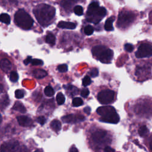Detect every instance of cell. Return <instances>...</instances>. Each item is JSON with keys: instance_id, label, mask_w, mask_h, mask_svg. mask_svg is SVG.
<instances>
[{"instance_id": "obj_1", "label": "cell", "mask_w": 152, "mask_h": 152, "mask_svg": "<svg viewBox=\"0 0 152 152\" xmlns=\"http://www.w3.org/2000/svg\"><path fill=\"white\" fill-rule=\"evenodd\" d=\"M33 13L39 24L45 27L48 26L54 18L55 8L48 4H41L34 8Z\"/></svg>"}, {"instance_id": "obj_2", "label": "cell", "mask_w": 152, "mask_h": 152, "mask_svg": "<svg viewBox=\"0 0 152 152\" xmlns=\"http://www.w3.org/2000/svg\"><path fill=\"white\" fill-rule=\"evenodd\" d=\"M107 10L103 7H100L97 2L91 3L88 7L86 13L87 21L98 24L106 16Z\"/></svg>"}, {"instance_id": "obj_3", "label": "cell", "mask_w": 152, "mask_h": 152, "mask_svg": "<svg viewBox=\"0 0 152 152\" xmlns=\"http://www.w3.org/2000/svg\"><path fill=\"white\" fill-rule=\"evenodd\" d=\"M97 113L101 116L100 121L103 122L117 124L120 121V116L115 109L111 106H103L98 108Z\"/></svg>"}, {"instance_id": "obj_4", "label": "cell", "mask_w": 152, "mask_h": 152, "mask_svg": "<svg viewBox=\"0 0 152 152\" xmlns=\"http://www.w3.org/2000/svg\"><path fill=\"white\" fill-rule=\"evenodd\" d=\"M92 54L95 58L102 63L108 64L112 61L113 56V52L106 46L98 45L93 48Z\"/></svg>"}, {"instance_id": "obj_5", "label": "cell", "mask_w": 152, "mask_h": 152, "mask_svg": "<svg viewBox=\"0 0 152 152\" xmlns=\"http://www.w3.org/2000/svg\"><path fill=\"white\" fill-rule=\"evenodd\" d=\"M14 21L16 25L24 30H29L34 23L31 16L23 9H20L16 13Z\"/></svg>"}, {"instance_id": "obj_6", "label": "cell", "mask_w": 152, "mask_h": 152, "mask_svg": "<svg viewBox=\"0 0 152 152\" xmlns=\"http://www.w3.org/2000/svg\"><path fill=\"white\" fill-rule=\"evenodd\" d=\"M136 19V14L131 11L123 10L120 13L117 21V26L125 29L130 26Z\"/></svg>"}, {"instance_id": "obj_7", "label": "cell", "mask_w": 152, "mask_h": 152, "mask_svg": "<svg viewBox=\"0 0 152 152\" xmlns=\"http://www.w3.org/2000/svg\"><path fill=\"white\" fill-rule=\"evenodd\" d=\"M115 93L111 90H105L100 91L98 95V100L103 105L111 103L114 101Z\"/></svg>"}, {"instance_id": "obj_8", "label": "cell", "mask_w": 152, "mask_h": 152, "mask_svg": "<svg viewBox=\"0 0 152 152\" xmlns=\"http://www.w3.org/2000/svg\"><path fill=\"white\" fill-rule=\"evenodd\" d=\"M135 56L138 58L152 56V45L147 43L141 44L135 53Z\"/></svg>"}, {"instance_id": "obj_9", "label": "cell", "mask_w": 152, "mask_h": 152, "mask_svg": "<svg viewBox=\"0 0 152 152\" xmlns=\"http://www.w3.org/2000/svg\"><path fill=\"white\" fill-rule=\"evenodd\" d=\"M93 141L99 144H103L106 143H109L111 140L108 138L107 132L103 130H98L92 134Z\"/></svg>"}, {"instance_id": "obj_10", "label": "cell", "mask_w": 152, "mask_h": 152, "mask_svg": "<svg viewBox=\"0 0 152 152\" xmlns=\"http://www.w3.org/2000/svg\"><path fill=\"white\" fill-rule=\"evenodd\" d=\"M85 120V117L82 115H68L62 117V121L65 123H73L78 122Z\"/></svg>"}, {"instance_id": "obj_11", "label": "cell", "mask_w": 152, "mask_h": 152, "mask_svg": "<svg viewBox=\"0 0 152 152\" xmlns=\"http://www.w3.org/2000/svg\"><path fill=\"white\" fill-rule=\"evenodd\" d=\"M146 103H142L139 104V105L136 107V111L138 113L143 115L146 116H148L149 115H151V108L147 105Z\"/></svg>"}, {"instance_id": "obj_12", "label": "cell", "mask_w": 152, "mask_h": 152, "mask_svg": "<svg viewBox=\"0 0 152 152\" xmlns=\"http://www.w3.org/2000/svg\"><path fill=\"white\" fill-rule=\"evenodd\" d=\"M19 144L18 142H10L5 143L1 146V151H13L18 150Z\"/></svg>"}, {"instance_id": "obj_13", "label": "cell", "mask_w": 152, "mask_h": 152, "mask_svg": "<svg viewBox=\"0 0 152 152\" xmlns=\"http://www.w3.org/2000/svg\"><path fill=\"white\" fill-rule=\"evenodd\" d=\"M17 119L19 125L22 127H29L32 124V120L27 116H19Z\"/></svg>"}, {"instance_id": "obj_14", "label": "cell", "mask_w": 152, "mask_h": 152, "mask_svg": "<svg viewBox=\"0 0 152 152\" xmlns=\"http://www.w3.org/2000/svg\"><path fill=\"white\" fill-rule=\"evenodd\" d=\"M0 68L4 73H7L10 72L11 68H12V65L8 60L4 58L0 61Z\"/></svg>"}, {"instance_id": "obj_15", "label": "cell", "mask_w": 152, "mask_h": 152, "mask_svg": "<svg viewBox=\"0 0 152 152\" xmlns=\"http://www.w3.org/2000/svg\"><path fill=\"white\" fill-rule=\"evenodd\" d=\"M58 27L62 29H74L76 28V25L72 22H67V21H60L58 23Z\"/></svg>"}, {"instance_id": "obj_16", "label": "cell", "mask_w": 152, "mask_h": 152, "mask_svg": "<svg viewBox=\"0 0 152 152\" xmlns=\"http://www.w3.org/2000/svg\"><path fill=\"white\" fill-rule=\"evenodd\" d=\"M74 3V0H62L60 2V5L64 10L69 11L73 8Z\"/></svg>"}, {"instance_id": "obj_17", "label": "cell", "mask_w": 152, "mask_h": 152, "mask_svg": "<svg viewBox=\"0 0 152 152\" xmlns=\"http://www.w3.org/2000/svg\"><path fill=\"white\" fill-rule=\"evenodd\" d=\"M32 74L36 78L41 79L45 77L46 76H47L48 73L46 71H45L44 69H36L33 70Z\"/></svg>"}, {"instance_id": "obj_18", "label": "cell", "mask_w": 152, "mask_h": 152, "mask_svg": "<svg viewBox=\"0 0 152 152\" xmlns=\"http://www.w3.org/2000/svg\"><path fill=\"white\" fill-rule=\"evenodd\" d=\"M114 20H115V17L112 16L108 18L106 20L104 28H105V29L107 31H112L113 30V22L114 21Z\"/></svg>"}, {"instance_id": "obj_19", "label": "cell", "mask_w": 152, "mask_h": 152, "mask_svg": "<svg viewBox=\"0 0 152 152\" xmlns=\"http://www.w3.org/2000/svg\"><path fill=\"white\" fill-rule=\"evenodd\" d=\"M13 109H14V111H19V112L22 113H25L26 112V109L24 105L19 102H16L14 103V106L13 107Z\"/></svg>"}, {"instance_id": "obj_20", "label": "cell", "mask_w": 152, "mask_h": 152, "mask_svg": "<svg viewBox=\"0 0 152 152\" xmlns=\"http://www.w3.org/2000/svg\"><path fill=\"white\" fill-rule=\"evenodd\" d=\"M150 73V69L147 67H137L136 69L135 75L138 77L141 76H145V74H147Z\"/></svg>"}, {"instance_id": "obj_21", "label": "cell", "mask_w": 152, "mask_h": 152, "mask_svg": "<svg viewBox=\"0 0 152 152\" xmlns=\"http://www.w3.org/2000/svg\"><path fill=\"white\" fill-rule=\"evenodd\" d=\"M51 127L54 131L58 132L61 130V124L58 120H54L51 123Z\"/></svg>"}, {"instance_id": "obj_22", "label": "cell", "mask_w": 152, "mask_h": 152, "mask_svg": "<svg viewBox=\"0 0 152 152\" xmlns=\"http://www.w3.org/2000/svg\"><path fill=\"white\" fill-rule=\"evenodd\" d=\"M45 41H46V43H48V44H50L51 45H54L55 43L56 38L53 34L48 33L47 35H46Z\"/></svg>"}, {"instance_id": "obj_23", "label": "cell", "mask_w": 152, "mask_h": 152, "mask_svg": "<svg viewBox=\"0 0 152 152\" xmlns=\"http://www.w3.org/2000/svg\"><path fill=\"white\" fill-rule=\"evenodd\" d=\"M149 130L146 126L143 125L139 128L138 134L141 137H146L149 134Z\"/></svg>"}, {"instance_id": "obj_24", "label": "cell", "mask_w": 152, "mask_h": 152, "mask_svg": "<svg viewBox=\"0 0 152 152\" xmlns=\"http://www.w3.org/2000/svg\"><path fill=\"white\" fill-rule=\"evenodd\" d=\"M0 21L5 23V24L9 25L11 21L10 17L8 14L3 13L0 15Z\"/></svg>"}, {"instance_id": "obj_25", "label": "cell", "mask_w": 152, "mask_h": 152, "mask_svg": "<svg viewBox=\"0 0 152 152\" xmlns=\"http://www.w3.org/2000/svg\"><path fill=\"white\" fill-rule=\"evenodd\" d=\"M44 93H45V94L46 96L51 97L54 95L55 91L51 86H48L45 87V89L44 90Z\"/></svg>"}, {"instance_id": "obj_26", "label": "cell", "mask_w": 152, "mask_h": 152, "mask_svg": "<svg viewBox=\"0 0 152 152\" xmlns=\"http://www.w3.org/2000/svg\"><path fill=\"white\" fill-rule=\"evenodd\" d=\"M56 102H57L58 104L59 105H61L63 103H64L65 98V96L63 94V93L60 92L57 94L56 97Z\"/></svg>"}, {"instance_id": "obj_27", "label": "cell", "mask_w": 152, "mask_h": 152, "mask_svg": "<svg viewBox=\"0 0 152 152\" xmlns=\"http://www.w3.org/2000/svg\"><path fill=\"white\" fill-rule=\"evenodd\" d=\"M83 104V101L80 98H75L73 100V105L74 107H78Z\"/></svg>"}, {"instance_id": "obj_28", "label": "cell", "mask_w": 152, "mask_h": 152, "mask_svg": "<svg viewBox=\"0 0 152 152\" xmlns=\"http://www.w3.org/2000/svg\"><path fill=\"white\" fill-rule=\"evenodd\" d=\"M74 12L76 15L78 16H82L83 14V8L80 6H77L74 8Z\"/></svg>"}, {"instance_id": "obj_29", "label": "cell", "mask_w": 152, "mask_h": 152, "mask_svg": "<svg viewBox=\"0 0 152 152\" xmlns=\"http://www.w3.org/2000/svg\"><path fill=\"white\" fill-rule=\"evenodd\" d=\"M19 79V75L17 72H11L10 75V80L13 83L16 82V81Z\"/></svg>"}, {"instance_id": "obj_30", "label": "cell", "mask_w": 152, "mask_h": 152, "mask_svg": "<svg viewBox=\"0 0 152 152\" xmlns=\"http://www.w3.org/2000/svg\"><path fill=\"white\" fill-rule=\"evenodd\" d=\"M93 32H94V29L90 25H88L85 28L84 32L86 35H88V36L91 35L93 33Z\"/></svg>"}, {"instance_id": "obj_31", "label": "cell", "mask_w": 152, "mask_h": 152, "mask_svg": "<svg viewBox=\"0 0 152 152\" xmlns=\"http://www.w3.org/2000/svg\"><path fill=\"white\" fill-rule=\"evenodd\" d=\"M25 92L23 90L18 89L15 91V96L17 99H21L24 97Z\"/></svg>"}, {"instance_id": "obj_32", "label": "cell", "mask_w": 152, "mask_h": 152, "mask_svg": "<svg viewBox=\"0 0 152 152\" xmlns=\"http://www.w3.org/2000/svg\"><path fill=\"white\" fill-rule=\"evenodd\" d=\"M67 90L71 92L72 94L73 95H76V94H77V93H78V90L76 87L72 86V85H70V86H68V87H67Z\"/></svg>"}, {"instance_id": "obj_33", "label": "cell", "mask_w": 152, "mask_h": 152, "mask_svg": "<svg viewBox=\"0 0 152 152\" xmlns=\"http://www.w3.org/2000/svg\"><path fill=\"white\" fill-rule=\"evenodd\" d=\"M58 70L61 73L67 72L68 70V66L66 64H61L58 67Z\"/></svg>"}, {"instance_id": "obj_34", "label": "cell", "mask_w": 152, "mask_h": 152, "mask_svg": "<svg viewBox=\"0 0 152 152\" xmlns=\"http://www.w3.org/2000/svg\"><path fill=\"white\" fill-rule=\"evenodd\" d=\"M91 83V80L90 79V78L89 77V76H86L83 80V85L85 86V87H86L89 85H90Z\"/></svg>"}, {"instance_id": "obj_35", "label": "cell", "mask_w": 152, "mask_h": 152, "mask_svg": "<svg viewBox=\"0 0 152 152\" xmlns=\"http://www.w3.org/2000/svg\"><path fill=\"white\" fill-rule=\"evenodd\" d=\"M124 49L126 51H127L128 52H131L134 50V46H133V45H131L130 43H127L124 46Z\"/></svg>"}, {"instance_id": "obj_36", "label": "cell", "mask_w": 152, "mask_h": 152, "mask_svg": "<svg viewBox=\"0 0 152 152\" xmlns=\"http://www.w3.org/2000/svg\"><path fill=\"white\" fill-rule=\"evenodd\" d=\"M33 65H42L43 64V62L41 60L39 59H33L31 62Z\"/></svg>"}, {"instance_id": "obj_37", "label": "cell", "mask_w": 152, "mask_h": 152, "mask_svg": "<svg viewBox=\"0 0 152 152\" xmlns=\"http://www.w3.org/2000/svg\"><path fill=\"white\" fill-rule=\"evenodd\" d=\"M99 74V71L97 68H93L90 70V75L92 77H96Z\"/></svg>"}, {"instance_id": "obj_38", "label": "cell", "mask_w": 152, "mask_h": 152, "mask_svg": "<svg viewBox=\"0 0 152 152\" xmlns=\"http://www.w3.org/2000/svg\"><path fill=\"white\" fill-rule=\"evenodd\" d=\"M89 93H90V91L88 89H84L82 90V91H81V96L86 98H87L89 95Z\"/></svg>"}, {"instance_id": "obj_39", "label": "cell", "mask_w": 152, "mask_h": 152, "mask_svg": "<svg viewBox=\"0 0 152 152\" xmlns=\"http://www.w3.org/2000/svg\"><path fill=\"white\" fill-rule=\"evenodd\" d=\"M37 122L40 124L41 125H43L45 122H46V119L44 117V116H39V117L37 118L36 120Z\"/></svg>"}, {"instance_id": "obj_40", "label": "cell", "mask_w": 152, "mask_h": 152, "mask_svg": "<svg viewBox=\"0 0 152 152\" xmlns=\"http://www.w3.org/2000/svg\"><path fill=\"white\" fill-rule=\"evenodd\" d=\"M32 61V56H28L26 59L24 61V64L25 65H28L29 63H30Z\"/></svg>"}, {"instance_id": "obj_41", "label": "cell", "mask_w": 152, "mask_h": 152, "mask_svg": "<svg viewBox=\"0 0 152 152\" xmlns=\"http://www.w3.org/2000/svg\"><path fill=\"white\" fill-rule=\"evenodd\" d=\"M84 112L87 115H89L91 112V108L89 107H87L84 109Z\"/></svg>"}, {"instance_id": "obj_42", "label": "cell", "mask_w": 152, "mask_h": 152, "mask_svg": "<svg viewBox=\"0 0 152 152\" xmlns=\"http://www.w3.org/2000/svg\"><path fill=\"white\" fill-rule=\"evenodd\" d=\"M104 151H114L115 150L113 149H112V148L110 147H106L105 148Z\"/></svg>"}, {"instance_id": "obj_43", "label": "cell", "mask_w": 152, "mask_h": 152, "mask_svg": "<svg viewBox=\"0 0 152 152\" xmlns=\"http://www.w3.org/2000/svg\"><path fill=\"white\" fill-rule=\"evenodd\" d=\"M69 151H78V150L76 147H73L72 149L69 150Z\"/></svg>"}, {"instance_id": "obj_44", "label": "cell", "mask_w": 152, "mask_h": 152, "mask_svg": "<svg viewBox=\"0 0 152 152\" xmlns=\"http://www.w3.org/2000/svg\"><path fill=\"white\" fill-rule=\"evenodd\" d=\"M3 86L1 85V84H0V93H1L3 92Z\"/></svg>"}, {"instance_id": "obj_45", "label": "cell", "mask_w": 152, "mask_h": 152, "mask_svg": "<svg viewBox=\"0 0 152 152\" xmlns=\"http://www.w3.org/2000/svg\"><path fill=\"white\" fill-rule=\"evenodd\" d=\"M150 149L151 150H152V141L150 142Z\"/></svg>"}, {"instance_id": "obj_46", "label": "cell", "mask_w": 152, "mask_h": 152, "mask_svg": "<svg viewBox=\"0 0 152 152\" xmlns=\"http://www.w3.org/2000/svg\"><path fill=\"white\" fill-rule=\"evenodd\" d=\"M2 120H3V119H2V116H1V114H0V124L1 123V122H2Z\"/></svg>"}]
</instances>
